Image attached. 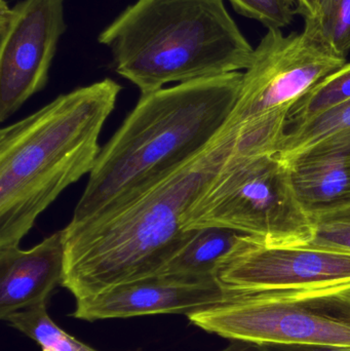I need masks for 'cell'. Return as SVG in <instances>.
Here are the masks:
<instances>
[{"label": "cell", "mask_w": 350, "mask_h": 351, "mask_svg": "<svg viewBox=\"0 0 350 351\" xmlns=\"http://www.w3.org/2000/svg\"><path fill=\"white\" fill-rule=\"evenodd\" d=\"M252 130L226 123L188 164L118 208L62 229V287L76 300L162 274L195 237L183 217L236 154H262Z\"/></svg>", "instance_id": "6da1fadb"}, {"label": "cell", "mask_w": 350, "mask_h": 351, "mask_svg": "<svg viewBox=\"0 0 350 351\" xmlns=\"http://www.w3.org/2000/svg\"><path fill=\"white\" fill-rule=\"evenodd\" d=\"M242 74L201 78L141 95L101 149L70 223L118 208L201 154L232 115Z\"/></svg>", "instance_id": "7a4b0ae2"}, {"label": "cell", "mask_w": 350, "mask_h": 351, "mask_svg": "<svg viewBox=\"0 0 350 351\" xmlns=\"http://www.w3.org/2000/svg\"><path fill=\"white\" fill-rule=\"evenodd\" d=\"M123 86L104 78L0 131V247L20 245L60 194L90 174Z\"/></svg>", "instance_id": "3957f363"}, {"label": "cell", "mask_w": 350, "mask_h": 351, "mask_svg": "<svg viewBox=\"0 0 350 351\" xmlns=\"http://www.w3.org/2000/svg\"><path fill=\"white\" fill-rule=\"evenodd\" d=\"M98 41L110 49L115 72L141 95L247 70L255 51L223 0H137Z\"/></svg>", "instance_id": "277c9868"}, {"label": "cell", "mask_w": 350, "mask_h": 351, "mask_svg": "<svg viewBox=\"0 0 350 351\" xmlns=\"http://www.w3.org/2000/svg\"><path fill=\"white\" fill-rule=\"evenodd\" d=\"M225 291L187 315L203 331L262 346H350V282L279 291Z\"/></svg>", "instance_id": "5b68a950"}, {"label": "cell", "mask_w": 350, "mask_h": 351, "mask_svg": "<svg viewBox=\"0 0 350 351\" xmlns=\"http://www.w3.org/2000/svg\"><path fill=\"white\" fill-rule=\"evenodd\" d=\"M222 227L271 245H305L312 218L292 188L285 162L275 152L228 160L183 217L185 231Z\"/></svg>", "instance_id": "8992f818"}, {"label": "cell", "mask_w": 350, "mask_h": 351, "mask_svg": "<svg viewBox=\"0 0 350 351\" xmlns=\"http://www.w3.org/2000/svg\"><path fill=\"white\" fill-rule=\"evenodd\" d=\"M347 64L310 43L303 33L285 35L267 29L227 123L242 125L283 108H291L308 90Z\"/></svg>", "instance_id": "52a82bcc"}, {"label": "cell", "mask_w": 350, "mask_h": 351, "mask_svg": "<svg viewBox=\"0 0 350 351\" xmlns=\"http://www.w3.org/2000/svg\"><path fill=\"white\" fill-rule=\"evenodd\" d=\"M65 0H0V121L41 92L62 35Z\"/></svg>", "instance_id": "ba28073f"}, {"label": "cell", "mask_w": 350, "mask_h": 351, "mask_svg": "<svg viewBox=\"0 0 350 351\" xmlns=\"http://www.w3.org/2000/svg\"><path fill=\"white\" fill-rule=\"evenodd\" d=\"M216 278L234 292L335 286L350 282V254L242 235L218 264Z\"/></svg>", "instance_id": "9c48e42d"}, {"label": "cell", "mask_w": 350, "mask_h": 351, "mask_svg": "<svg viewBox=\"0 0 350 351\" xmlns=\"http://www.w3.org/2000/svg\"><path fill=\"white\" fill-rule=\"evenodd\" d=\"M217 278L160 274L119 285L76 300L70 317L86 322L151 315H185L211 306L223 298Z\"/></svg>", "instance_id": "30bf717a"}, {"label": "cell", "mask_w": 350, "mask_h": 351, "mask_svg": "<svg viewBox=\"0 0 350 351\" xmlns=\"http://www.w3.org/2000/svg\"><path fill=\"white\" fill-rule=\"evenodd\" d=\"M282 160L296 197L310 218L350 206V130Z\"/></svg>", "instance_id": "8fae6325"}, {"label": "cell", "mask_w": 350, "mask_h": 351, "mask_svg": "<svg viewBox=\"0 0 350 351\" xmlns=\"http://www.w3.org/2000/svg\"><path fill=\"white\" fill-rule=\"evenodd\" d=\"M65 268L63 230L28 250L0 247V319L47 303Z\"/></svg>", "instance_id": "7c38bea8"}, {"label": "cell", "mask_w": 350, "mask_h": 351, "mask_svg": "<svg viewBox=\"0 0 350 351\" xmlns=\"http://www.w3.org/2000/svg\"><path fill=\"white\" fill-rule=\"evenodd\" d=\"M242 235L245 234L222 227L197 229L192 239L171 260L162 274L216 278L218 264Z\"/></svg>", "instance_id": "4fadbf2b"}, {"label": "cell", "mask_w": 350, "mask_h": 351, "mask_svg": "<svg viewBox=\"0 0 350 351\" xmlns=\"http://www.w3.org/2000/svg\"><path fill=\"white\" fill-rule=\"evenodd\" d=\"M303 34L323 51L347 60L350 51V0H316Z\"/></svg>", "instance_id": "5bb4252c"}, {"label": "cell", "mask_w": 350, "mask_h": 351, "mask_svg": "<svg viewBox=\"0 0 350 351\" xmlns=\"http://www.w3.org/2000/svg\"><path fill=\"white\" fill-rule=\"evenodd\" d=\"M5 322L36 342L41 351H99L60 328L49 317L47 303L16 311Z\"/></svg>", "instance_id": "9a60e30c"}, {"label": "cell", "mask_w": 350, "mask_h": 351, "mask_svg": "<svg viewBox=\"0 0 350 351\" xmlns=\"http://www.w3.org/2000/svg\"><path fill=\"white\" fill-rule=\"evenodd\" d=\"M350 100V63L345 64L308 90L288 112L287 130ZM286 130V131H287Z\"/></svg>", "instance_id": "2e32d148"}, {"label": "cell", "mask_w": 350, "mask_h": 351, "mask_svg": "<svg viewBox=\"0 0 350 351\" xmlns=\"http://www.w3.org/2000/svg\"><path fill=\"white\" fill-rule=\"evenodd\" d=\"M345 130H350V100L288 129L277 146V156L287 158L325 137Z\"/></svg>", "instance_id": "e0dca14e"}, {"label": "cell", "mask_w": 350, "mask_h": 351, "mask_svg": "<svg viewBox=\"0 0 350 351\" xmlns=\"http://www.w3.org/2000/svg\"><path fill=\"white\" fill-rule=\"evenodd\" d=\"M312 237L303 245L350 254V206L312 217Z\"/></svg>", "instance_id": "ac0fdd59"}, {"label": "cell", "mask_w": 350, "mask_h": 351, "mask_svg": "<svg viewBox=\"0 0 350 351\" xmlns=\"http://www.w3.org/2000/svg\"><path fill=\"white\" fill-rule=\"evenodd\" d=\"M238 14L258 21L267 29L289 26L296 14L294 0H228Z\"/></svg>", "instance_id": "d6986e66"}, {"label": "cell", "mask_w": 350, "mask_h": 351, "mask_svg": "<svg viewBox=\"0 0 350 351\" xmlns=\"http://www.w3.org/2000/svg\"><path fill=\"white\" fill-rule=\"evenodd\" d=\"M267 351H350V346H264Z\"/></svg>", "instance_id": "ffe728a7"}, {"label": "cell", "mask_w": 350, "mask_h": 351, "mask_svg": "<svg viewBox=\"0 0 350 351\" xmlns=\"http://www.w3.org/2000/svg\"><path fill=\"white\" fill-rule=\"evenodd\" d=\"M221 351H267L262 344L254 342L242 341V340H230L227 348Z\"/></svg>", "instance_id": "44dd1931"}, {"label": "cell", "mask_w": 350, "mask_h": 351, "mask_svg": "<svg viewBox=\"0 0 350 351\" xmlns=\"http://www.w3.org/2000/svg\"><path fill=\"white\" fill-rule=\"evenodd\" d=\"M294 1L296 4V14H300L305 19L314 12L316 0H294Z\"/></svg>", "instance_id": "7402d4cb"}]
</instances>
